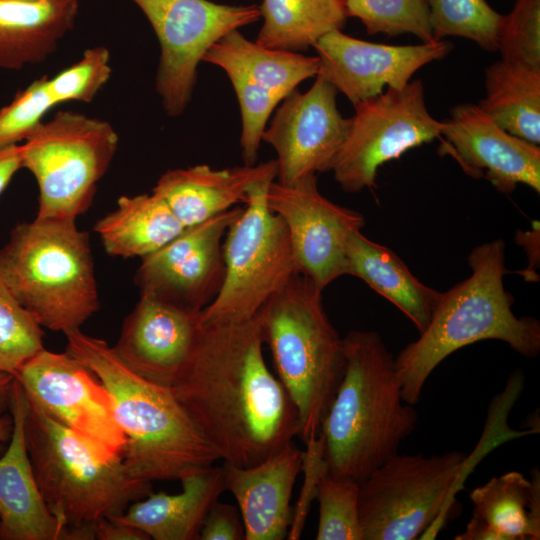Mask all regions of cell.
<instances>
[{"label":"cell","instance_id":"cell-14","mask_svg":"<svg viewBox=\"0 0 540 540\" xmlns=\"http://www.w3.org/2000/svg\"><path fill=\"white\" fill-rule=\"evenodd\" d=\"M266 202L286 225L298 273L321 291L346 275L349 239L365 225L361 213L324 197L316 174L289 185L271 182Z\"/></svg>","mask_w":540,"mask_h":540},{"label":"cell","instance_id":"cell-29","mask_svg":"<svg viewBox=\"0 0 540 540\" xmlns=\"http://www.w3.org/2000/svg\"><path fill=\"white\" fill-rule=\"evenodd\" d=\"M479 108L508 133L540 143V71L499 60L485 71Z\"/></svg>","mask_w":540,"mask_h":540},{"label":"cell","instance_id":"cell-19","mask_svg":"<svg viewBox=\"0 0 540 540\" xmlns=\"http://www.w3.org/2000/svg\"><path fill=\"white\" fill-rule=\"evenodd\" d=\"M202 324V311L140 295L112 348L136 374L171 387L193 352Z\"/></svg>","mask_w":540,"mask_h":540},{"label":"cell","instance_id":"cell-7","mask_svg":"<svg viewBox=\"0 0 540 540\" xmlns=\"http://www.w3.org/2000/svg\"><path fill=\"white\" fill-rule=\"evenodd\" d=\"M322 292L297 273L257 313L279 380L296 407L304 443L319 435L346 363L343 338L325 312Z\"/></svg>","mask_w":540,"mask_h":540},{"label":"cell","instance_id":"cell-11","mask_svg":"<svg viewBox=\"0 0 540 540\" xmlns=\"http://www.w3.org/2000/svg\"><path fill=\"white\" fill-rule=\"evenodd\" d=\"M151 24L160 44L156 91L170 117L191 101L197 69L208 50L228 33L257 22L259 6L211 0H133Z\"/></svg>","mask_w":540,"mask_h":540},{"label":"cell","instance_id":"cell-8","mask_svg":"<svg viewBox=\"0 0 540 540\" xmlns=\"http://www.w3.org/2000/svg\"><path fill=\"white\" fill-rule=\"evenodd\" d=\"M118 142L109 122L78 112L40 121L20 143L22 168L39 188L36 217L77 221L91 206Z\"/></svg>","mask_w":540,"mask_h":540},{"label":"cell","instance_id":"cell-41","mask_svg":"<svg viewBox=\"0 0 540 540\" xmlns=\"http://www.w3.org/2000/svg\"><path fill=\"white\" fill-rule=\"evenodd\" d=\"M93 537L98 540L150 539L142 530L110 518H103L94 525Z\"/></svg>","mask_w":540,"mask_h":540},{"label":"cell","instance_id":"cell-37","mask_svg":"<svg viewBox=\"0 0 540 540\" xmlns=\"http://www.w3.org/2000/svg\"><path fill=\"white\" fill-rule=\"evenodd\" d=\"M111 76L110 53L106 47L85 50L74 65L47 79L48 91L56 104L66 101L91 102Z\"/></svg>","mask_w":540,"mask_h":540},{"label":"cell","instance_id":"cell-23","mask_svg":"<svg viewBox=\"0 0 540 540\" xmlns=\"http://www.w3.org/2000/svg\"><path fill=\"white\" fill-rule=\"evenodd\" d=\"M472 517L456 540H538L540 472L528 479L510 471L493 477L470 493Z\"/></svg>","mask_w":540,"mask_h":540},{"label":"cell","instance_id":"cell-4","mask_svg":"<svg viewBox=\"0 0 540 540\" xmlns=\"http://www.w3.org/2000/svg\"><path fill=\"white\" fill-rule=\"evenodd\" d=\"M505 249L501 239L475 247L468 256L470 276L440 292L427 327L394 358L404 402L417 404L434 369L478 341H503L525 357L539 354V321L517 317L504 286Z\"/></svg>","mask_w":540,"mask_h":540},{"label":"cell","instance_id":"cell-38","mask_svg":"<svg viewBox=\"0 0 540 540\" xmlns=\"http://www.w3.org/2000/svg\"><path fill=\"white\" fill-rule=\"evenodd\" d=\"M48 77L33 81L0 109V149L20 144L56 105L47 88Z\"/></svg>","mask_w":540,"mask_h":540},{"label":"cell","instance_id":"cell-21","mask_svg":"<svg viewBox=\"0 0 540 540\" xmlns=\"http://www.w3.org/2000/svg\"><path fill=\"white\" fill-rule=\"evenodd\" d=\"M9 407L13 429L8 447L0 456V539L62 540L63 532L33 472L25 437L28 402L16 379Z\"/></svg>","mask_w":540,"mask_h":540},{"label":"cell","instance_id":"cell-10","mask_svg":"<svg viewBox=\"0 0 540 540\" xmlns=\"http://www.w3.org/2000/svg\"><path fill=\"white\" fill-rule=\"evenodd\" d=\"M271 182L251 188L225 235V277L216 298L202 310L203 323L252 319L298 273L286 225L266 202Z\"/></svg>","mask_w":540,"mask_h":540},{"label":"cell","instance_id":"cell-24","mask_svg":"<svg viewBox=\"0 0 540 540\" xmlns=\"http://www.w3.org/2000/svg\"><path fill=\"white\" fill-rule=\"evenodd\" d=\"M180 482V493L151 492L110 519L132 525L154 540L199 539L206 514L225 491L223 468L210 466Z\"/></svg>","mask_w":540,"mask_h":540},{"label":"cell","instance_id":"cell-42","mask_svg":"<svg viewBox=\"0 0 540 540\" xmlns=\"http://www.w3.org/2000/svg\"><path fill=\"white\" fill-rule=\"evenodd\" d=\"M22 169L20 144L0 149V196L14 175Z\"/></svg>","mask_w":540,"mask_h":540},{"label":"cell","instance_id":"cell-32","mask_svg":"<svg viewBox=\"0 0 540 540\" xmlns=\"http://www.w3.org/2000/svg\"><path fill=\"white\" fill-rule=\"evenodd\" d=\"M347 17L357 18L369 35L413 34L423 43L433 38L426 0H344Z\"/></svg>","mask_w":540,"mask_h":540},{"label":"cell","instance_id":"cell-9","mask_svg":"<svg viewBox=\"0 0 540 540\" xmlns=\"http://www.w3.org/2000/svg\"><path fill=\"white\" fill-rule=\"evenodd\" d=\"M467 456L396 454L359 483L363 540H413L440 525Z\"/></svg>","mask_w":540,"mask_h":540},{"label":"cell","instance_id":"cell-39","mask_svg":"<svg viewBox=\"0 0 540 540\" xmlns=\"http://www.w3.org/2000/svg\"><path fill=\"white\" fill-rule=\"evenodd\" d=\"M305 444L306 450L302 451L301 469L304 473V483L286 537L289 540H297L300 538L311 503L316 498L319 478L327 469L323 457L322 438L318 435L317 437L308 440Z\"/></svg>","mask_w":540,"mask_h":540},{"label":"cell","instance_id":"cell-28","mask_svg":"<svg viewBox=\"0 0 540 540\" xmlns=\"http://www.w3.org/2000/svg\"><path fill=\"white\" fill-rule=\"evenodd\" d=\"M203 61L225 72H237L255 84L286 97L306 79L319 71L317 56H306L262 46L234 30L205 54Z\"/></svg>","mask_w":540,"mask_h":540},{"label":"cell","instance_id":"cell-3","mask_svg":"<svg viewBox=\"0 0 540 540\" xmlns=\"http://www.w3.org/2000/svg\"><path fill=\"white\" fill-rule=\"evenodd\" d=\"M64 335L66 351L95 374L112 398L126 436L123 463L132 477L150 483L180 481L220 459L170 387L130 370L103 339L81 329Z\"/></svg>","mask_w":540,"mask_h":540},{"label":"cell","instance_id":"cell-44","mask_svg":"<svg viewBox=\"0 0 540 540\" xmlns=\"http://www.w3.org/2000/svg\"><path fill=\"white\" fill-rule=\"evenodd\" d=\"M13 429L12 416L0 412V456L5 450V445L9 442Z\"/></svg>","mask_w":540,"mask_h":540},{"label":"cell","instance_id":"cell-12","mask_svg":"<svg viewBox=\"0 0 540 540\" xmlns=\"http://www.w3.org/2000/svg\"><path fill=\"white\" fill-rule=\"evenodd\" d=\"M354 108L346 139L331 170L345 192L373 187L383 164L440 138L442 122L428 112L420 80L401 89L388 87Z\"/></svg>","mask_w":540,"mask_h":540},{"label":"cell","instance_id":"cell-36","mask_svg":"<svg viewBox=\"0 0 540 540\" xmlns=\"http://www.w3.org/2000/svg\"><path fill=\"white\" fill-rule=\"evenodd\" d=\"M501 59L540 71V0H516L503 16L498 37Z\"/></svg>","mask_w":540,"mask_h":540},{"label":"cell","instance_id":"cell-43","mask_svg":"<svg viewBox=\"0 0 540 540\" xmlns=\"http://www.w3.org/2000/svg\"><path fill=\"white\" fill-rule=\"evenodd\" d=\"M14 380V375L0 371V412L9 407Z\"/></svg>","mask_w":540,"mask_h":540},{"label":"cell","instance_id":"cell-1","mask_svg":"<svg viewBox=\"0 0 540 540\" xmlns=\"http://www.w3.org/2000/svg\"><path fill=\"white\" fill-rule=\"evenodd\" d=\"M263 344L257 314L241 322L203 323L170 387L219 458L235 466L256 465L299 434L296 407L270 372Z\"/></svg>","mask_w":540,"mask_h":540},{"label":"cell","instance_id":"cell-33","mask_svg":"<svg viewBox=\"0 0 540 540\" xmlns=\"http://www.w3.org/2000/svg\"><path fill=\"white\" fill-rule=\"evenodd\" d=\"M359 483L331 476L326 469L317 484V540H363L358 510Z\"/></svg>","mask_w":540,"mask_h":540},{"label":"cell","instance_id":"cell-13","mask_svg":"<svg viewBox=\"0 0 540 540\" xmlns=\"http://www.w3.org/2000/svg\"><path fill=\"white\" fill-rule=\"evenodd\" d=\"M14 377L29 402L105 457H122L126 436L115 418L112 398L95 374L70 353L43 348Z\"/></svg>","mask_w":540,"mask_h":540},{"label":"cell","instance_id":"cell-25","mask_svg":"<svg viewBox=\"0 0 540 540\" xmlns=\"http://www.w3.org/2000/svg\"><path fill=\"white\" fill-rule=\"evenodd\" d=\"M78 0H0V69L45 61L73 28Z\"/></svg>","mask_w":540,"mask_h":540},{"label":"cell","instance_id":"cell-18","mask_svg":"<svg viewBox=\"0 0 540 540\" xmlns=\"http://www.w3.org/2000/svg\"><path fill=\"white\" fill-rule=\"evenodd\" d=\"M440 138V151L452 156L466 174L485 178L505 194L518 184L540 192L539 145L508 133L478 105L452 108Z\"/></svg>","mask_w":540,"mask_h":540},{"label":"cell","instance_id":"cell-45","mask_svg":"<svg viewBox=\"0 0 540 540\" xmlns=\"http://www.w3.org/2000/svg\"><path fill=\"white\" fill-rule=\"evenodd\" d=\"M19 1H42V0H19Z\"/></svg>","mask_w":540,"mask_h":540},{"label":"cell","instance_id":"cell-6","mask_svg":"<svg viewBox=\"0 0 540 540\" xmlns=\"http://www.w3.org/2000/svg\"><path fill=\"white\" fill-rule=\"evenodd\" d=\"M0 278L52 331L80 329L100 307L89 234L73 220L18 223L0 247Z\"/></svg>","mask_w":540,"mask_h":540},{"label":"cell","instance_id":"cell-40","mask_svg":"<svg viewBox=\"0 0 540 540\" xmlns=\"http://www.w3.org/2000/svg\"><path fill=\"white\" fill-rule=\"evenodd\" d=\"M200 540H242L245 530L237 507L218 500L211 506L203 521Z\"/></svg>","mask_w":540,"mask_h":540},{"label":"cell","instance_id":"cell-20","mask_svg":"<svg viewBox=\"0 0 540 540\" xmlns=\"http://www.w3.org/2000/svg\"><path fill=\"white\" fill-rule=\"evenodd\" d=\"M225 490L237 501L246 540H282L293 512L290 499L302 469V450L293 441L264 461L248 467L224 462Z\"/></svg>","mask_w":540,"mask_h":540},{"label":"cell","instance_id":"cell-17","mask_svg":"<svg viewBox=\"0 0 540 540\" xmlns=\"http://www.w3.org/2000/svg\"><path fill=\"white\" fill-rule=\"evenodd\" d=\"M313 48L319 59L318 75L356 105L380 95L384 87H405L416 71L444 58L452 45L444 40L388 45L333 30L322 36Z\"/></svg>","mask_w":540,"mask_h":540},{"label":"cell","instance_id":"cell-2","mask_svg":"<svg viewBox=\"0 0 540 540\" xmlns=\"http://www.w3.org/2000/svg\"><path fill=\"white\" fill-rule=\"evenodd\" d=\"M343 345L344 375L319 436L329 474L360 483L399 453L418 414L403 400L394 358L378 332L350 331Z\"/></svg>","mask_w":540,"mask_h":540},{"label":"cell","instance_id":"cell-34","mask_svg":"<svg viewBox=\"0 0 540 540\" xmlns=\"http://www.w3.org/2000/svg\"><path fill=\"white\" fill-rule=\"evenodd\" d=\"M44 332L0 278V371L15 376L18 369L44 348Z\"/></svg>","mask_w":540,"mask_h":540},{"label":"cell","instance_id":"cell-5","mask_svg":"<svg viewBox=\"0 0 540 540\" xmlns=\"http://www.w3.org/2000/svg\"><path fill=\"white\" fill-rule=\"evenodd\" d=\"M27 402L29 458L63 539H94L93 527L99 520L122 514L132 502L152 492L150 482L129 474L121 456L105 457L73 430Z\"/></svg>","mask_w":540,"mask_h":540},{"label":"cell","instance_id":"cell-26","mask_svg":"<svg viewBox=\"0 0 540 540\" xmlns=\"http://www.w3.org/2000/svg\"><path fill=\"white\" fill-rule=\"evenodd\" d=\"M401 310L421 333L440 292L423 284L392 250L357 231L347 247V272Z\"/></svg>","mask_w":540,"mask_h":540},{"label":"cell","instance_id":"cell-30","mask_svg":"<svg viewBox=\"0 0 540 540\" xmlns=\"http://www.w3.org/2000/svg\"><path fill=\"white\" fill-rule=\"evenodd\" d=\"M258 44L306 51L325 34L342 30L348 19L344 0H262Z\"/></svg>","mask_w":540,"mask_h":540},{"label":"cell","instance_id":"cell-31","mask_svg":"<svg viewBox=\"0 0 540 540\" xmlns=\"http://www.w3.org/2000/svg\"><path fill=\"white\" fill-rule=\"evenodd\" d=\"M433 38L454 36L474 41L488 52L498 50L503 15L486 0H426Z\"/></svg>","mask_w":540,"mask_h":540},{"label":"cell","instance_id":"cell-22","mask_svg":"<svg viewBox=\"0 0 540 540\" xmlns=\"http://www.w3.org/2000/svg\"><path fill=\"white\" fill-rule=\"evenodd\" d=\"M277 173L275 159L227 169L195 165L166 171L152 193L166 202L186 228L245 204L255 184L275 181Z\"/></svg>","mask_w":540,"mask_h":540},{"label":"cell","instance_id":"cell-15","mask_svg":"<svg viewBox=\"0 0 540 540\" xmlns=\"http://www.w3.org/2000/svg\"><path fill=\"white\" fill-rule=\"evenodd\" d=\"M242 210L233 207L186 227L141 258L134 279L140 295L195 311L206 308L218 295L225 277L223 238Z\"/></svg>","mask_w":540,"mask_h":540},{"label":"cell","instance_id":"cell-35","mask_svg":"<svg viewBox=\"0 0 540 540\" xmlns=\"http://www.w3.org/2000/svg\"><path fill=\"white\" fill-rule=\"evenodd\" d=\"M225 73L232 83L240 107L243 162L245 165H254L270 117L285 97L255 84L237 72Z\"/></svg>","mask_w":540,"mask_h":540},{"label":"cell","instance_id":"cell-16","mask_svg":"<svg viewBox=\"0 0 540 540\" xmlns=\"http://www.w3.org/2000/svg\"><path fill=\"white\" fill-rule=\"evenodd\" d=\"M337 94L317 75L310 89L293 90L276 107L262 141L276 152L277 182L289 185L332 170L350 125L338 110Z\"/></svg>","mask_w":540,"mask_h":540},{"label":"cell","instance_id":"cell-27","mask_svg":"<svg viewBox=\"0 0 540 540\" xmlns=\"http://www.w3.org/2000/svg\"><path fill=\"white\" fill-rule=\"evenodd\" d=\"M184 228L166 202L151 192L121 196L117 207L100 218L93 229L107 254L143 258L167 244Z\"/></svg>","mask_w":540,"mask_h":540}]
</instances>
